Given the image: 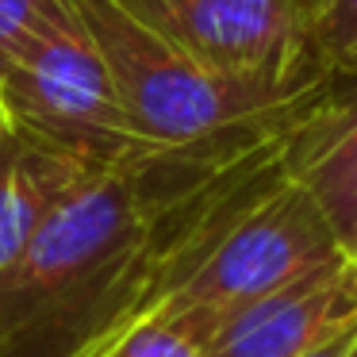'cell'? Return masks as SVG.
I'll return each mask as SVG.
<instances>
[{
    "instance_id": "9c48e42d",
    "label": "cell",
    "mask_w": 357,
    "mask_h": 357,
    "mask_svg": "<svg viewBox=\"0 0 357 357\" xmlns=\"http://www.w3.org/2000/svg\"><path fill=\"white\" fill-rule=\"evenodd\" d=\"M311 43L338 77H357V0H311Z\"/></svg>"
},
{
    "instance_id": "7a4b0ae2",
    "label": "cell",
    "mask_w": 357,
    "mask_h": 357,
    "mask_svg": "<svg viewBox=\"0 0 357 357\" xmlns=\"http://www.w3.org/2000/svg\"><path fill=\"white\" fill-rule=\"evenodd\" d=\"M342 242L311 192L292 177V165L257 185L219 223L188 277L150 315H169L204 346L246 303L342 254Z\"/></svg>"
},
{
    "instance_id": "8992f818",
    "label": "cell",
    "mask_w": 357,
    "mask_h": 357,
    "mask_svg": "<svg viewBox=\"0 0 357 357\" xmlns=\"http://www.w3.org/2000/svg\"><path fill=\"white\" fill-rule=\"evenodd\" d=\"M104 162L108 158L39 139L24 127L0 135V292L12 284L50 208Z\"/></svg>"
},
{
    "instance_id": "3957f363",
    "label": "cell",
    "mask_w": 357,
    "mask_h": 357,
    "mask_svg": "<svg viewBox=\"0 0 357 357\" xmlns=\"http://www.w3.org/2000/svg\"><path fill=\"white\" fill-rule=\"evenodd\" d=\"M0 100L12 127L108 162L150 146L135 139L104 54L77 12L0 70Z\"/></svg>"
},
{
    "instance_id": "30bf717a",
    "label": "cell",
    "mask_w": 357,
    "mask_h": 357,
    "mask_svg": "<svg viewBox=\"0 0 357 357\" xmlns=\"http://www.w3.org/2000/svg\"><path fill=\"white\" fill-rule=\"evenodd\" d=\"M70 12V0H0V70L50 35Z\"/></svg>"
},
{
    "instance_id": "7c38bea8",
    "label": "cell",
    "mask_w": 357,
    "mask_h": 357,
    "mask_svg": "<svg viewBox=\"0 0 357 357\" xmlns=\"http://www.w3.org/2000/svg\"><path fill=\"white\" fill-rule=\"evenodd\" d=\"M8 131H12V116L4 108V100H0V135H8Z\"/></svg>"
},
{
    "instance_id": "4fadbf2b",
    "label": "cell",
    "mask_w": 357,
    "mask_h": 357,
    "mask_svg": "<svg viewBox=\"0 0 357 357\" xmlns=\"http://www.w3.org/2000/svg\"><path fill=\"white\" fill-rule=\"evenodd\" d=\"M354 257H357V246H354Z\"/></svg>"
},
{
    "instance_id": "8fae6325",
    "label": "cell",
    "mask_w": 357,
    "mask_h": 357,
    "mask_svg": "<svg viewBox=\"0 0 357 357\" xmlns=\"http://www.w3.org/2000/svg\"><path fill=\"white\" fill-rule=\"evenodd\" d=\"M303 357H357V323L346 326L342 334H334L331 342L315 346L311 354H303Z\"/></svg>"
},
{
    "instance_id": "277c9868",
    "label": "cell",
    "mask_w": 357,
    "mask_h": 357,
    "mask_svg": "<svg viewBox=\"0 0 357 357\" xmlns=\"http://www.w3.org/2000/svg\"><path fill=\"white\" fill-rule=\"evenodd\" d=\"M158 35L231 77L311 85L331 73L311 43V0H123Z\"/></svg>"
},
{
    "instance_id": "52a82bcc",
    "label": "cell",
    "mask_w": 357,
    "mask_h": 357,
    "mask_svg": "<svg viewBox=\"0 0 357 357\" xmlns=\"http://www.w3.org/2000/svg\"><path fill=\"white\" fill-rule=\"evenodd\" d=\"M292 177L311 192L346 254L357 246V77H338L292 146Z\"/></svg>"
},
{
    "instance_id": "5b68a950",
    "label": "cell",
    "mask_w": 357,
    "mask_h": 357,
    "mask_svg": "<svg viewBox=\"0 0 357 357\" xmlns=\"http://www.w3.org/2000/svg\"><path fill=\"white\" fill-rule=\"evenodd\" d=\"M357 323V257L334 254L223 323L208 357H303Z\"/></svg>"
},
{
    "instance_id": "ba28073f",
    "label": "cell",
    "mask_w": 357,
    "mask_h": 357,
    "mask_svg": "<svg viewBox=\"0 0 357 357\" xmlns=\"http://www.w3.org/2000/svg\"><path fill=\"white\" fill-rule=\"evenodd\" d=\"M85 357H208V346L169 315H146L123 326Z\"/></svg>"
},
{
    "instance_id": "6da1fadb",
    "label": "cell",
    "mask_w": 357,
    "mask_h": 357,
    "mask_svg": "<svg viewBox=\"0 0 357 357\" xmlns=\"http://www.w3.org/2000/svg\"><path fill=\"white\" fill-rule=\"evenodd\" d=\"M70 4L100 47L135 139L150 146H192L215 139L234 127L277 116L338 81L323 77L311 85H269V81L231 77L173 47L165 35L142 24L123 0H70Z\"/></svg>"
}]
</instances>
